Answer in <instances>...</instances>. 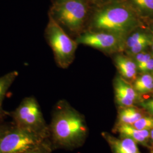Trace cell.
<instances>
[{"instance_id": "cell-5", "label": "cell", "mask_w": 153, "mask_h": 153, "mask_svg": "<svg viewBox=\"0 0 153 153\" xmlns=\"http://www.w3.org/2000/svg\"><path fill=\"white\" fill-rule=\"evenodd\" d=\"M45 36L53 51L57 64L63 69L69 67L74 59L78 44L76 41L50 16Z\"/></svg>"}, {"instance_id": "cell-3", "label": "cell", "mask_w": 153, "mask_h": 153, "mask_svg": "<svg viewBox=\"0 0 153 153\" xmlns=\"http://www.w3.org/2000/svg\"><path fill=\"white\" fill-rule=\"evenodd\" d=\"M14 126L35 133L45 138L49 137V126L44 120L40 107L34 97L23 99L10 115Z\"/></svg>"}, {"instance_id": "cell-26", "label": "cell", "mask_w": 153, "mask_h": 153, "mask_svg": "<svg viewBox=\"0 0 153 153\" xmlns=\"http://www.w3.org/2000/svg\"></svg>"}, {"instance_id": "cell-16", "label": "cell", "mask_w": 153, "mask_h": 153, "mask_svg": "<svg viewBox=\"0 0 153 153\" xmlns=\"http://www.w3.org/2000/svg\"><path fill=\"white\" fill-rule=\"evenodd\" d=\"M132 126L140 130H147L150 131L153 129V117L143 116Z\"/></svg>"}, {"instance_id": "cell-4", "label": "cell", "mask_w": 153, "mask_h": 153, "mask_svg": "<svg viewBox=\"0 0 153 153\" xmlns=\"http://www.w3.org/2000/svg\"><path fill=\"white\" fill-rule=\"evenodd\" d=\"M88 6L85 0H67L57 2L51 9L49 16L66 33L77 34L85 25Z\"/></svg>"}, {"instance_id": "cell-8", "label": "cell", "mask_w": 153, "mask_h": 153, "mask_svg": "<svg viewBox=\"0 0 153 153\" xmlns=\"http://www.w3.org/2000/svg\"><path fill=\"white\" fill-rule=\"evenodd\" d=\"M115 92L117 103L123 108L133 106L138 99L134 87L121 76L115 79Z\"/></svg>"}, {"instance_id": "cell-2", "label": "cell", "mask_w": 153, "mask_h": 153, "mask_svg": "<svg viewBox=\"0 0 153 153\" xmlns=\"http://www.w3.org/2000/svg\"><path fill=\"white\" fill-rule=\"evenodd\" d=\"M138 24L131 7L123 4H114L97 11L93 16L91 26L92 31L112 33L126 38Z\"/></svg>"}, {"instance_id": "cell-6", "label": "cell", "mask_w": 153, "mask_h": 153, "mask_svg": "<svg viewBox=\"0 0 153 153\" xmlns=\"http://www.w3.org/2000/svg\"><path fill=\"white\" fill-rule=\"evenodd\" d=\"M47 139L14 125L0 140V153H27Z\"/></svg>"}, {"instance_id": "cell-23", "label": "cell", "mask_w": 153, "mask_h": 153, "mask_svg": "<svg viewBox=\"0 0 153 153\" xmlns=\"http://www.w3.org/2000/svg\"><path fill=\"white\" fill-rule=\"evenodd\" d=\"M67 1V0H57V2H62V1Z\"/></svg>"}, {"instance_id": "cell-20", "label": "cell", "mask_w": 153, "mask_h": 153, "mask_svg": "<svg viewBox=\"0 0 153 153\" xmlns=\"http://www.w3.org/2000/svg\"><path fill=\"white\" fill-rule=\"evenodd\" d=\"M14 124L12 123H5L0 121V140L7 131H9Z\"/></svg>"}, {"instance_id": "cell-9", "label": "cell", "mask_w": 153, "mask_h": 153, "mask_svg": "<svg viewBox=\"0 0 153 153\" xmlns=\"http://www.w3.org/2000/svg\"><path fill=\"white\" fill-rule=\"evenodd\" d=\"M115 62L123 78L127 81L136 79L138 68L134 61L128 56L117 55L115 57Z\"/></svg>"}, {"instance_id": "cell-22", "label": "cell", "mask_w": 153, "mask_h": 153, "mask_svg": "<svg viewBox=\"0 0 153 153\" xmlns=\"http://www.w3.org/2000/svg\"><path fill=\"white\" fill-rule=\"evenodd\" d=\"M150 137L152 138V140L153 142V129L150 131Z\"/></svg>"}, {"instance_id": "cell-10", "label": "cell", "mask_w": 153, "mask_h": 153, "mask_svg": "<svg viewBox=\"0 0 153 153\" xmlns=\"http://www.w3.org/2000/svg\"><path fill=\"white\" fill-rule=\"evenodd\" d=\"M107 140L114 153H141L137 147V142L130 138L122 137L117 139L108 136Z\"/></svg>"}, {"instance_id": "cell-18", "label": "cell", "mask_w": 153, "mask_h": 153, "mask_svg": "<svg viewBox=\"0 0 153 153\" xmlns=\"http://www.w3.org/2000/svg\"><path fill=\"white\" fill-rule=\"evenodd\" d=\"M134 56H135V62L137 64V66L141 65L152 58V55L150 53L145 52L144 51L141 52L139 53H137V55H134Z\"/></svg>"}, {"instance_id": "cell-19", "label": "cell", "mask_w": 153, "mask_h": 153, "mask_svg": "<svg viewBox=\"0 0 153 153\" xmlns=\"http://www.w3.org/2000/svg\"><path fill=\"white\" fill-rule=\"evenodd\" d=\"M138 71L143 73H148V72L153 71V59L152 58L149 60L141 65L137 66Z\"/></svg>"}, {"instance_id": "cell-14", "label": "cell", "mask_w": 153, "mask_h": 153, "mask_svg": "<svg viewBox=\"0 0 153 153\" xmlns=\"http://www.w3.org/2000/svg\"><path fill=\"white\" fill-rule=\"evenodd\" d=\"M133 9L143 16H153V0H129Z\"/></svg>"}, {"instance_id": "cell-24", "label": "cell", "mask_w": 153, "mask_h": 153, "mask_svg": "<svg viewBox=\"0 0 153 153\" xmlns=\"http://www.w3.org/2000/svg\"><path fill=\"white\" fill-rule=\"evenodd\" d=\"M152 51H153V42H152Z\"/></svg>"}, {"instance_id": "cell-7", "label": "cell", "mask_w": 153, "mask_h": 153, "mask_svg": "<svg viewBox=\"0 0 153 153\" xmlns=\"http://www.w3.org/2000/svg\"><path fill=\"white\" fill-rule=\"evenodd\" d=\"M126 37L112 33L90 31L76 38L77 44L91 47L106 52H116L125 50Z\"/></svg>"}, {"instance_id": "cell-15", "label": "cell", "mask_w": 153, "mask_h": 153, "mask_svg": "<svg viewBox=\"0 0 153 153\" xmlns=\"http://www.w3.org/2000/svg\"><path fill=\"white\" fill-rule=\"evenodd\" d=\"M18 76V71H13L0 77V106H2L6 93Z\"/></svg>"}, {"instance_id": "cell-17", "label": "cell", "mask_w": 153, "mask_h": 153, "mask_svg": "<svg viewBox=\"0 0 153 153\" xmlns=\"http://www.w3.org/2000/svg\"><path fill=\"white\" fill-rule=\"evenodd\" d=\"M52 149L49 139H47L38 147L33 149L27 153H51Z\"/></svg>"}, {"instance_id": "cell-21", "label": "cell", "mask_w": 153, "mask_h": 153, "mask_svg": "<svg viewBox=\"0 0 153 153\" xmlns=\"http://www.w3.org/2000/svg\"><path fill=\"white\" fill-rule=\"evenodd\" d=\"M10 112L5 111L2 108V106H0V121L4 120L7 116H9Z\"/></svg>"}, {"instance_id": "cell-13", "label": "cell", "mask_w": 153, "mask_h": 153, "mask_svg": "<svg viewBox=\"0 0 153 153\" xmlns=\"http://www.w3.org/2000/svg\"><path fill=\"white\" fill-rule=\"evenodd\" d=\"M133 87L138 93H149L153 90V76L145 73L135 80Z\"/></svg>"}, {"instance_id": "cell-11", "label": "cell", "mask_w": 153, "mask_h": 153, "mask_svg": "<svg viewBox=\"0 0 153 153\" xmlns=\"http://www.w3.org/2000/svg\"><path fill=\"white\" fill-rule=\"evenodd\" d=\"M117 131L122 137H128L137 143H145L150 137V131L140 130L129 124H119Z\"/></svg>"}, {"instance_id": "cell-1", "label": "cell", "mask_w": 153, "mask_h": 153, "mask_svg": "<svg viewBox=\"0 0 153 153\" xmlns=\"http://www.w3.org/2000/svg\"><path fill=\"white\" fill-rule=\"evenodd\" d=\"M83 117L68 103L61 101L53 111L49 137L52 148L73 149L79 145L86 134Z\"/></svg>"}, {"instance_id": "cell-25", "label": "cell", "mask_w": 153, "mask_h": 153, "mask_svg": "<svg viewBox=\"0 0 153 153\" xmlns=\"http://www.w3.org/2000/svg\"><path fill=\"white\" fill-rule=\"evenodd\" d=\"M95 1H103V0H94Z\"/></svg>"}, {"instance_id": "cell-12", "label": "cell", "mask_w": 153, "mask_h": 153, "mask_svg": "<svg viewBox=\"0 0 153 153\" xmlns=\"http://www.w3.org/2000/svg\"><path fill=\"white\" fill-rule=\"evenodd\" d=\"M143 116L141 112L133 106L123 108L119 115V124L133 125Z\"/></svg>"}]
</instances>
